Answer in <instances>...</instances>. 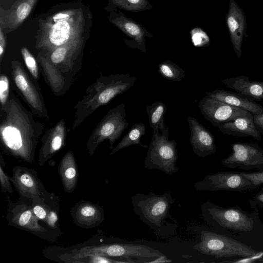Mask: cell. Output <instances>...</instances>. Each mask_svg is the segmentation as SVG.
I'll use <instances>...</instances> for the list:
<instances>
[{
    "instance_id": "obj_1",
    "label": "cell",
    "mask_w": 263,
    "mask_h": 263,
    "mask_svg": "<svg viewBox=\"0 0 263 263\" xmlns=\"http://www.w3.org/2000/svg\"><path fill=\"white\" fill-rule=\"evenodd\" d=\"M86 8L69 4L54 9L39 20L37 41L48 48L66 47L71 49L81 44L86 35Z\"/></svg>"
},
{
    "instance_id": "obj_2",
    "label": "cell",
    "mask_w": 263,
    "mask_h": 263,
    "mask_svg": "<svg viewBox=\"0 0 263 263\" xmlns=\"http://www.w3.org/2000/svg\"><path fill=\"white\" fill-rule=\"evenodd\" d=\"M131 200L134 213L156 234L165 238L175 234L178 222L170 213L176 200L172 192L162 194L137 193Z\"/></svg>"
},
{
    "instance_id": "obj_3",
    "label": "cell",
    "mask_w": 263,
    "mask_h": 263,
    "mask_svg": "<svg viewBox=\"0 0 263 263\" xmlns=\"http://www.w3.org/2000/svg\"><path fill=\"white\" fill-rule=\"evenodd\" d=\"M201 210L206 223L230 234H250L259 221L257 212H248L238 206L224 208L208 200L201 204Z\"/></svg>"
},
{
    "instance_id": "obj_4",
    "label": "cell",
    "mask_w": 263,
    "mask_h": 263,
    "mask_svg": "<svg viewBox=\"0 0 263 263\" xmlns=\"http://www.w3.org/2000/svg\"><path fill=\"white\" fill-rule=\"evenodd\" d=\"M163 254L148 246L135 243H111L87 246L73 252L70 259H81L90 256L99 255L116 257L127 262H147Z\"/></svg>"
},
{
    "instance_id": "obj_5",
    "label": "cell",
    "mask_w": 263,
    "mask_h": 263,
    "mask_svg": "<svg viewBox=\"0 0 263 263\" xmlns=\"http://www.w3.org/2000/svg\"><path fill=\"white\" fill-rule=\"evenodd\" d=\"M193 248L201 254L216 258L250 257L261 253L234 238L208 230L201 232L200 241Z\"/></svg>"
},
{
    "instance_id": "obj_6",
    "label": "cell",
    "mask_w": 263,
    "mask_h": 263,
    "mask_svg": "<svg viewBox=\"0 0 263 263\" xmlns=\"http://www.w3.org/2000/svg\"><path fill=\"white\" fill-rule=\"evenodd\" d=\"M177 143L168 136L159 134V130H153V135L146 155L144 166L147 170L156 169L172 175L179 168L176 166L178 160Z\"/></svg>"
},
{
    "instance_id": "obj_7",
    "label": "cell",
    "mask_w": 263,
    "mask_h": 263,
    "mask_svg": "<svg viewBox=\"0 0 263 263\" xmlns=\"http://www.w3.org/2000/svg\"><path fill=\"white\" fill-rule=\"evenodd\" d=\"M195 190L216 192L228 191L246 193L257 187L241 172H220L205 175L194 183Z\"/></svg>"
},
{
    "instance_id": "obj_8",
    "label": "cell",
    "mask_w": 263,
    "mask_h": 263,
    "mask_svg": "<svg viewBox=\"0 0 263 263\" xmlns=\"http://www.w3.org/2000/svg\"><path fill=\"white\" fill-rule=\"evenodd\" d=\"M231 154L221 160L223 165L230 168L263 171V149L258 145L236 142L231 145Z\"/></svg>"
},
{
    "instance_id": "obj_9",
    "label": "cell",
    "mask_w": 263,
    "mask_h": 263,
    "mask_svg": "<svg viewBox=\"0 0 263 263\" xmlns=\"http://www.w3.org/2000/svg\"><path fill=\"white\" fill-rule=\"evenodd\" d=\"M198 106L203 118L216 127L237 117L252 115L246 110L207 96L199 101Z\"/></svg>"
},
{
    "instance_id": "obj_10",
    "label": "cell",
    "mask_w": 263,
    "mask_h": 263,
    "mask_svg": "<svg viewBox=\"0 0 263 263\" xmlns=\"http://www.w3.org/2000/svg\"><path fill=\"white\" fill-rule=\"evenodd\" d=\"M109 21L132 40H124L125 44L132 48H136L142 52L146 51L145 37L153 36L141 24L127 17L116 9L111 11Z\"/></svg>"
},
{
    "instance_id": "obj_11",
    "label": "cell",
    "mask_w": 263,
    "mask_h": 263,
    "mask_svg": "<svg viewBox=\"0 0 263 263\" xmlns=\"http://www.w3.org/2000/svg\"><path fill=\"white\" fill-rule=\"evenodd\" d=\"M226 22L234 51L237 57L240 59L243 38L247 35V23L243 10L235 0L229 1Z\"/></svg>"
},
{
    "instance_id": "obj_12",
    "label": "cell",
    "mask_w": 263,
    "mask_h": 263,
    "mask_svg": "<svg viewBox=\"0 0 263 263\" xmlns=\"http://www.w3.org/2000/svg\"><path fill=\"white\" fill-rule=\"evenodd\" d=\"M187 121L191 133L190 142L194 153L201 158L215 154L216 146L212 134L192 117L189 116Z\"/></svg>"
},
{
    "instance_id": "obj_13",
    "label": "cell",
    "mask_w": 263,
    "mask_h": 263,
    "mask_svg": "<svg viewBox=\"0 0 263 263\" xmlns=\"http://www.w3.org/2000/svg\"><path fill=\"white\" fill-rule=\"evenodd\" d=\"M12 171L11 181L22 197L35 198L41 195V182L33 170L15 166Z\"/></svg>"
},
{
    "instance_id": "obj_14",
    "label": "cell",
    "mask_w": 263,
    "mask_h": 263,
    "mask_svg": "<svg viewBox=\"0 0 263 263\" xmlns=\"http://www.w3.org/2000/svg\"><path fill=\"white\" fill-rule=\"evenodd\" d=\"M128 125L125 105L121 103L109 112L100 129V139H109L110 148L112 149L114 143L120 137Z\"/></svg>"
},
{
    "instance_id": "obj_15",
    "label": "cell",
    "mask_w": 263,
    "mask_h": 263,
    "mask_svg": "<svg viewBox=\"0 0 263 263\" xmlns=\"http://www.w3.org/2000/svg\"><path fill=\"white\" fill-rule=\"evenodd\" d=\"M222 134L235 137H251L261 141L262 135L256 127L253 115L241 116L217 126Z\"/></svg>"
},
{
    "instance_id": "obj_16",
    "label": "cell",
    "mask_w": 263,
    "mask_h": 263,
    "mask_svg": "<svg viewBox=\"0 0 263 263\" xmlns=\"http://www.w3.org/2000/svg\"><path fill=\"white\" fill-rule=\"evenodd\" d=\"M37 1L16 0L10 9L1 15L0 27L10 30L16 29L29 16Z\"/></svg>"
},
{
    "instance_id": "obj_17",
    "label": "cell",
    "mask_w": 263,
    "mask_h": 263,
    "mask_svg": "<svg viewBox=\"0 0 263 263\" xmlns=\"http://www.w3.org/2000/svg\"><path fill=\"white\" fill-rule=\"evenodd\" d=\"M227 87L253 101L263 99V82L251 81L246 76H239L221 80Z\"/></svg>"
},
{
    "instance_id": "obj_18",
    "label": "cell",
    "mask_w": 263,
    "mask_h": 263,
    "mask_svg": "<svg viewBox=\"0 0 263 263\" xmlns=\"http://www.w3.org/2000/svg\"><path fill=\"white\" fill-rule=\"evenodd\" d=\"M205 94L232 106L246 110L253 115L263 113V106L237 93L216 89L212 92H205Z\"/></svg>"
},
{
    "instance_id": "obj_19",
    "label": "cell",
    "mask_w": 263,
    "mask_h": 263,
    "mask_svg": "<svg viewBox=\"0 0 263 263\" xmlns=\"http://www.w3.org/2000/svg\"><path fill=\"white\" fill-rule=\"evenodd\" d=\"M9 220L13 224L29 231L44 232L46 229L39 223V218L33 209L26 205H15L10 211Z\"/></svg>"
},
{
    "instance_id": "obj_20",
    "label": "cell",
    "mask_w": 263,
    "mask_h": 263,
    "mask_svg": "<svg viewBox=\"0 0 263 263\" xmlns=\"http://www.w3.org/2000/svg\"><path fill=\"white\" fill-rule=\"evenodd\" d=\"M73 217L75 222L85 228L98 225L104 219L103 210L88 202H82L76 207Z\"/></svg>"
},
{
    "instance_id": "obj_21",
    "label": "cell",
    "mask_w": 263,
    "mask_h": 263,
    "mask_svg": "<svg viewBox=\"0 0 263 263\" xmlns=\"http://www.w3.org/2000/svg\"><path fill=\"white\" fill-rule=\"evenodd\" d=\"M58 171L65 192H73L77 186L78 172L74 157L71 152H68L62 158Z\"/></svg>"
},
{
    "instance_id": "obj_22",
    "label": "cell",
    "mask_w": 263,
    "mask_h": 263,
    "mask_svg": "<svg viewBox=\"0 0 263 263\" xmlns=\"http://www.w3.org/2000/svg\"><path fill=\"white\" fill-rule=\"evenodd\" d=\"M166 110L165 104L158 101L153 102L146 107L150 127L153 130H160L162 135L168 136L169 128L165 124V115Z\"/></svg>"
},
{
    "instance_id": "obj_23",
    "label": "cell",
    "mask_w": 263,
    "mask_h": 263,
    "mask_svg": "<svg viewBox=\"0 0 263 263\" xmlns=\"http://www.w3.org/2000/svg\"><path fill=\"white\" fill-rule=\"evenodd\" d=\"M146 134V128L142 122L133 125L121 141L114 148L110 155H113L120 150L133 145H139L143 148H147V145H144L140 142L142 137Z\"/></svg>"
},
{
    "instance_id": "obj_24",
    "label": "cell",
    "mask_w": 263,
    "mask_h": 263,
    "mask_svg": "<svg viewBox=\"0 0 263 263\" xmlns=\"http://www.w3.org/2000/svg\"><path fill=\"white\" fill-rule=\"evenodd\" d=\"M109 5L111 11L119 8L133 12L144 11L153 8L148 0H109Z\"/></svg>"
},
{
    "instance_id": "obj_25",
    "label": "cell",
    "mask_w": 263,
    "mask_h": 263,
    "mask_svg": "<svg viewBox=\"0 0 263 263\" xmlns=\"http://www.w3.org/2000/svg\"><path fill=\"white\" fill-rule=\"evenodd\" d=\"M158 71L163 78L172 81H181L185 77L184 70L171 60L159 63Z\"/></svg>"
},
{
    "instance_id": "obj_26",
    "label": "cell",
    "mask_w": 263,
    "mask_h": 263,
    "mask_svg": "<svg viewBox=\"0 0 263 263\" xmlns=\"http://www.w3.org/2000/svg\"><path fill=\"white\" fill-rule=\"evenodd\" d=\"M14 80L18 88L22 91L30 102L34 105H37L36 96L24 75L21 72L16 73Z\"/></svg>"
},
{
    "instance_id": "obj_27",
    "label": "cell",
    "mask_w": 263,
    "mask_h": 263,
    "mask_svg": "<svg viewBox=\"0 0 263 263\" xmlns=\"http://www.w3.org/2000/svg\"><path fill=\"white\" fill-rule=\"evenodd\" d=\"M191 39L193 45L196 47L208 46L210 40L208 34L200 27H196L190 31Z\"/></svg>"
},
{
    "instance_id": "obj_28",
    "label": "cell",
    "mask_w": 263,
    "mask_h": 263,
    "mask_svg": "<svg viewBox=\"0 0 263 263\" xmlns=\"http://www.w3.org/2000/svg\"><path fill=\"white\" fill-rule=\"evenodd\" d=\"M21 52L28 69L33 77L37 79L38 77V67L34 58L26 47H22Z\"/></svg>"
},
{
    "instance_id": "obj_29",
    "label": "cell",
    "mask_w": 263,
    "mask_h": 263,
    "mask_svg": "<svg viewBox=\"0 0 263 263\" xmlns=\"http://www.w3.org/2000/svg\"><path fill=\"white\" fill-rule=\"evenodd\" d=\"M9 80L6 76H2L0 79V101L2 104H5L9 95Z\"/></svg>"
},
{
    "instance_id": "obj_30",
    "label": "cell",
    "mask_w": 263,
    "mask_h": 263,
    "mask_svg": "<svg viewBox=\"0 0 263 263\" xmlns=\"http://www.w3.org/2000/svg\"><path fill=\"white\" fill-rule=\"evenodd\" d=\"M1 186L2 192L13 193V190L10 184L11 177L3 171L2 165L0 166Z\"/></svg>"
},
{
    "instance_id": "obj_31",
    "label": "cell",
    "mask_w": 263,
    "mask_h": 263,
    "mask_svg": "<svg viewBox=\"0 0 263 263\" xmlns=\"http://www.w3.org/2000/svg\"><path fill=\"white\" fill-rule=\"evenodd\" d=\"M69 49L66 47H59L55 48L51 55V60L54 64L63 61L66 57Z\"/></svg>"
},
{
    "instance_id": "obj_32",
    "label": "cell",
    "mask_w": 263,
    "mask_h": 263,
    "mask_svg": "<svg viewBox=\"0 0 263 263\" xmlns=\"http://www.w3.org/2000/svg\"><path fill=\"white\" fill-rule=\"evenodd\" d=\"M241 173L257 187L261 185H263V171L253 173L241 172Z\"/></svg>"
},
{
    "instance_id": "obj_33",
    "label": "cell",
    "mask_w": 263,
    "mask_h": 263,
    "mask_svg": "<svg viewBox=\"0 0 263 263\" xmlns=\"http://www.w3.org/2000/svg\"><path fill=\"white\" fill-rule=\"evenodd\" d=\"M89 259V262L92 263H110V262H127L124 260H114L109 257L93 255L87 257Z\"/></svg>"
},
{
    "instance_id": "obj_34",
    "label": "cell",
    "mask_w": 263,
    "mask_h": 263,
    "mask_svg": "<svg viewBox=\"0 0 263 263\" xmlns=\"http://www.w3.org/2000/svg\"><path fill=\"white\" fill-rule=\"evenodd\" d=\"M33 211L35 215L39 218L44 220L47 223V213L46 210L40 205H36L33 208Z\"/></svg>"
},
{
    "instance_id": "obj_35",
    "label": "cell",
    "mask_w": 263,
    "mask_h": 263,
    "mask_svg": "<svg viewBox=\"0 0 263 263\" xmlns=\"http://www.w3.org/2000/svg\"><path fill=\"white\" fill-rule=\"evenodd\" d=\"M249 202L252 208L255 207L259 204L263 203V190L256 195L250 197Z\"/></svg>"
},
{
    "instance_id": "obj_36",
    "label": "cell",
    "mask_w": 263,
    "mask_h": 263,
    "mask_svg": "<svg viewBox=\"0 0 263 263\" xmlns=\"http://www.w3.org/2000/svg\"><path fill=\"white\" fill-rule=\"evenodd\" d=\"M253 119L256 127L263 136V113L253 115Z\"/></svg>"
},
{
    "instance_id": "obj_37",
    "label": "cell",
    "mask_w": 263,
    "mask_h": 263,
    "mask_svg": "<svg viewBox=\"0 0 263 263\" xmlns=\"http://www.w3.org/2000/svg\"><path fill=\"white\" fill-rule=\"evenodd\" d=\"M5 46L6 38L3 30V28L0 27V57L1 58L4 52Z\"/></svg>"
},
{
    "instance_id": "obj_38",
    "label": "cell",
    "mask_w": 263,
    "mask_h": 263,
    "mask_svg": "<svg viewBox=\"0 0 263 263\" xmlns=\"http://www.w3.org/2000/svg\"><path fill=\"white\" fill-rule=\"evenodd\" d=\"M172 261V260L171 259H170L163 254L149 261L148 263L170 262Z\"/></svg>"
},
{
    "instance_id": "obj_39",
    "label": "cell",
    "mask_w": 263,
    "mask_h": 263,
    "mask_svg": "<svg viewBox=\"0 0 263 263\" xmlns=\"http://www.w3.org/2000/svg\"><path fill=\"white\" fill-rule=\"evenodd\" d=\"M254 209H255L256 210L260 209H263V203L258 204L257 205H256Z\"/></svg>"
},
{
    "instance_id": "obj_40",
    "label": "cell",
    "mask_w": 263,
    "mask_h": 263,
    "mask_svg": "<svg viewBox=\"0 0 263 263\" xmlns=\"http://www.w3.org/2000/svg\"><path fill=\"white\" fill-rule=\"evenodd\" d=\"M259 261L260 262L263 263V258H260V259L259 260Z\"/></svg>"
}]
</instances>
